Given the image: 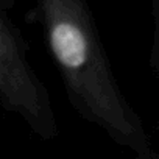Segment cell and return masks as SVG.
Listing matches in <instances>:
<instances>
[{"label": "cell", "mask_w": 159, "mask_h": 159, "mask_svg": "<svg viewBox=\"0 0 159 159\" xmlns=\"http://www.w3.org/2000/svg\"><path fill=\"white\" fill-rule=\"evenodd\" d=\"M0 102L41 139L58 136L50 95L30 64L27 42L10 11H0Z\"/></svg>", "instance_id": "2"}, {"label": "cell", "mask_w": 159, "mask_h": 159, "mask_svg": "<svg viewBox=\"0 0 159 159\" xmlns=\"http://www.w3.org/2000/svg\"><path fill=\"white\" fill-rule=\"evenodd\" d=\"M48 52L72 108L119 147L140 159L154 157L140 117L116 78L86 0H38Z\"/></svg>", "instance_id": "1"}, {"label": "cell", "mask_w": 159, "mask_h": 159, "mask_svg": "<svg viewBox=\"0 0 159 159\" xmlns=\"http://www.w3.org/2000/svg\"><path fill=\"white\" fill-rule=\"evenodd\" d=\"M16 0H0V11H11Z\"/></svg>", "instance_id": "4"}, {"label": "cell", "mask_w": 159, "mask_h": 159, "mask_svg": "<svg viewBox=\"0 0 159 159\" xmlns=\"http://www.w3.org/2000/svg\"><path fill=\"white\" fill-rule=\"evenodd\" d=\"M157 134H159V117H157Z\"/></svg>", "instance_id": "5"}, {"label": "cell", "mask_w": 159, "mask_h": 159, "mask_svg": "<svg viewBox=\"0 0 159 159\" xmlns=\"http://www.w3.org/2000/svg\"><path fill=\"white\" fill-rule=\"evenodd\" d=\"M153 13V38H151V47H150V69L151 72L159 78V0H153L151 5Z\"/></svg>", "instance_id": "3"}]
</instances>
